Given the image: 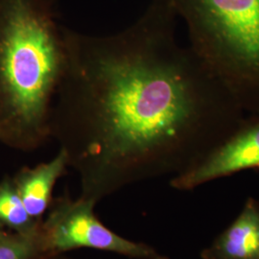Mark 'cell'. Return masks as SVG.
<instances>
[{
	"mask_svg": "<svg viewBox=\"0 0 259 259\" xmlns=\"http://www.w3.org/2000/svg\"><path fill=\"white\" fill-rule=\"evenodd\" d=\"M174 11L152 0L132 26L91 36L63 26L64 72L50 139L97 204L128 185L177 176L249 116L189 47L177 41Z\"/></svg>",
	"mask_w": 259,
	"mask_h": 259,
	"instance_id": "1",
	"label": "cell"
},
{
	"mask_svg": "<svg viewBox=\"0 0 259 259\" xmlns=\"http://www.w3.org/2000/svg\"><path fill=\"white\" fill-rule=\"evenodd\" d=\"M63 26L52 0H0V142L32 152L50 139L64 72Z\"/></svg>",
	"mask_w": 259,
	"mask_h": 259,
	"instance_id": "2",
	"label": "cell"
},
{
	"mask_svg": "<svg viewBox=\"0 0 259 259\" xmlns=\"http://www.w3.org/2000/svg\"><path fill=\"white\" fill-rule=\"evenodd\" d=\"M189 47L248 115L259 117V0H164Z\"/></svg>",
	"mask_w": 259,
	"mask_h": 259,
	"instance_id": "3",
	"label": "cell"
},
{
	"mask_svg": "<svg viewBox=\"0 0 259 259\" xmlns=\"http://www.w3.org/2000/svg\"><path fill=\"white\" fill-rule=\"evenodd\" d=\"M95 206L93 201L81 197L72 199L67 192L53 200L39 225L40 239L48 256L92 249L130 259H169L150 245L112 232L98 219Z\"/></svg>",
	"mask_w": 259,
	"mask_h": 259,
	"instance_id": "4",
	"label": "cell"
},
{
	"mask_svg": "<svg viewBox=\"0 0 259 259\" xmlns=\"http://www.w3.org/2000/svg\"><path fill=\"white\" fill-rule=\"evenodd\" d=\"M248 169L259 170V117L250 115L239 129L193 166L172 177L170 185L177 190L191 191Z\"/></svg>",
	"mask_w": 259,
	"mask_h": 259,
	"instance_id": "5",
	"label": "cell"
},
{
	"mask_svg": "<svg viewBox=\"0 0 259 259\" xmlns=\"http://www.w3.org/2000/svg\"><path fill=\"white\" fill-rule=\"evenodd\" d=\"M69 167L65 152L60 150L51 160L35 167H22L12 177L25 208L32 218L41 221L52 204L57 182Z\"/></svg>",
	"mask_w": 259,
	"mask_h": 259,
	"instance_id": "6",
	"label": "cell"
},
{
	"mask_svg": "<svg viewBox=\"0 0 259 259\" xmlns=\"http://www.w3.org/2000/svg\"><path fill=\"white\" fill-rule=\"evenodd\" d=\"M202 259H259V202L250 197L232 225L201 251Z\"/></svg>",
	"mask_w": 259,
	"mask_h": 259,
	"instance_id": "7",
	"label": "cell"
},
{
	"mask_svg": "<svg viewBox=\"0 0 259 259\" xmlns=\"http://www.w3.org/2000/svg\"><path fill=\"white\" fill-rule=\"evenodd\" d=\"M40 221L30 216L14 185L12 177L0 181V226L12 232L34 233L39 228Z\"/></svg>",
	"mask_w": 259,
	"mask_h": 259,
	"instance_id": "8",
	"label": "cell"
},
{
	"mask_svg": "<svg viewBox=\"0 0 259 259\" xmlns=\"http://www.w3.org/2000/svg\"><path fill=\"white\" fill-rule=\"evenodd\" d=\"M41 222V221H40ZM39 228L34 233L12 232L0 226V259H47Z\"/></svg>",
	"mask_w": 259,
	"mask_h": 259,
	"instance_id": "9",
	"label": "cell"
},
{
	"mask_svg": "<svg viewBox=\"0 0 259 259\" xmlns=\"http://www.w3.org/2000/svg\"><path fill=\"white\" fill-rule=\"evenodd\" d=\"M47 259H75L69 256H66L65 254H59V255H53V256H49Z\"/></svg>",
	"mask_w": 259,
	"mask_h": 259,
	"instance_id": "10",
	"label": "cell"
}]
</instances>
